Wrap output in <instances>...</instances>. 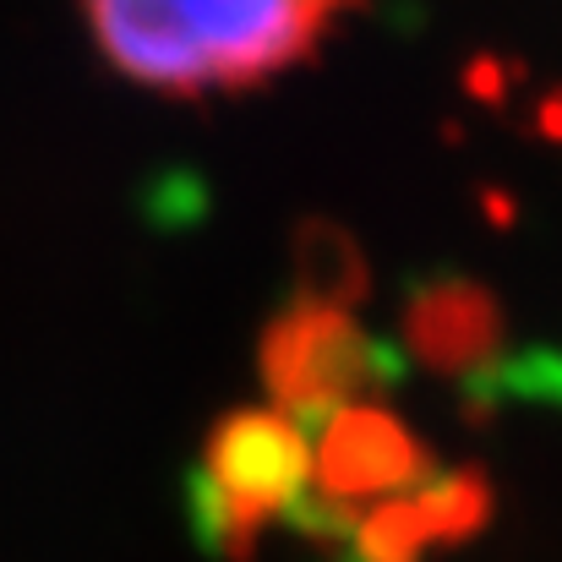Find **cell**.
<instances>
[{"label": "cell", "instance_id": "1", "mask_svg": "<svg viewBox=\"0 0 562 562\" xmlns=\"http://www.w3.org/2000/svg\"><path fill=\"white\" fill-rule=\"evenodd\" d=\"M361 0H82L93 49L143 93H251L306 66Z\"/></svg>", "mask_w": 562, "mask_h": 562}]
</instances>
